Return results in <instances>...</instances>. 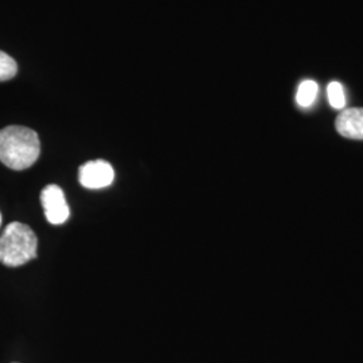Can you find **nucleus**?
<instances>
[{
  "label": "nucleus",
  "instance_id": "obj_1",
  "mask_svg": "<svg viewBox=\"0 0 363 363\" xmlns=\"http://www.w3.org/2000/svg\"><path fill=\"white\" fill-rule=\"evenodd\" d=\"M40 154L38 133L27 127L10 125L0 130V162L15 171L31 167Z\"/></svg>",
  "mask_w": 363,
  "mask_h": 363
},
{
  "label": "nucleus",
  "instance_id": "obj_2",
  "mask_svg": "<svg viewBox=\"0 0 363 363\" xmlns=\"http://www.w3.org/2000/svg\"><path fill=\"white\" fill-rule=\"evenodd\" d=\"M38 238L30 226L13 222L0 235V262L16 268L37 257Z\"/></svg>",
  "mask_w": 363,
  "mask_h": 363
},
{
  "label": "nucleus",
  "instance_id": "obj_3",
  "mask_svg": "<svg viewBox=\"0 0 363 363\" xmlns=\"http://www.w3.org/2000/svg\"><path fill=\"white\" fill-rule=\"evenodd\" d=\"M40 203L45 217L52 225H62L69 220L70 210L64 190L57 184L46 186L40 193Z\"/></svg>",
  "mask_w": 363,
  "mask_h": 363
},
{
  "label": "nucleus",
  "instance_id": "obj_4",
  "mask_svg": "<svg viewBox=\"0 0 363 363\" xmlns=\"http://www.w3.org/2000/svg\"><path fill=\"white\" fill-rule=\"evenodd\" d=\"M79 183L89 190H100L115 181V169L105 160H91L79 167Z\"/></svg>",
  "mask_w": 363,
  "mask_h": 363
},
{
  "label": "nucleus",
  "instance_id": "obj_5",
  "mask_svg": "<svg viewBox=\"0 0 363 363\" xmlns=\"http://www.w3.org/2000/svg\"><path fill=\"white\" fill-rule=\"evenodd\" d=\"M335 128L343 138L363 140V108L343 109L335 120Z\"/></svg>",
  "mask_w": 363,
  "mask_h": 363
},
{
  "label": "nucleus",
  "instance_id": "obj_6",
  "mask_svg": "<svg viewBox=\"0 0 363 363\" xmlns=\"http://www.w3.org/2000/svg\"><path fill=\"white\" fill-rule=\"evenodd\" d=\"M318 91H319V86L315 81L312 79H306L303 81L300 85H298V93H296V101L301 108H308L311 106L315 100H316V96H318Z\"/></svg>",
  "mask_w": 363,
  "mask_h": 363
},
{
  "label": "nucleus",
  "instance_id": "obj_7",
  "mask_svg": "<svg viewBox=\"0 0 363 363\" xmlns=\"http://www.w3.org/2000/svg\"><path fill=\"white\" fill-rule=\"evenodd\" d=\"M327 96H328V101H330V104H331L333 108L343 109L346 106L345 89H343L342 84H339L337 81H333V82L328 84Z\"/></svg>",
  "mask_w": 363,
  "mask_h": 363
},
{
  "label": "nucleus",
  "instance_id": "obj_8",
  "mask_svg": "<svg viewBox=\"0 0 363 363\" xmlns=\"http://www.w3.org/2000/svg\"><path fill=\"white\" fill-rule=\"evenodd\" d=\"M18 73V65L13 57L7 52H0V82L9 81Z\"/></svg>",
  "mask_w": 363,
  "mask_h": 363
},
{
  "label": "nucleus",
  "instance_id": "obj_9",
  "mask_svg": "<svg viewBox=\"0 0 363 363\" xmlns=\"http://www.w3.org/2000/svg\"><path fill=\"white\" fill-rule=\"evenodd\" d=\"M0 225H1V214H0Z\"/></svg>",
  "mask_w": 363,
  "mask_h": 363
}]
</instances>
